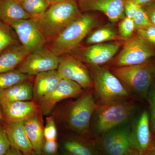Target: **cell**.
<instances>
[{"instance_id": "6da1fadb", "label": "cell", "mask_w": 155, "mask_h": 155, "mask_svg": "<svg viewBox=\"0 0 155 155\" xmlns=\"http://www.w3.org/2000/svg\"><path fill=\"white\" fill-rule=\"evenodd\" d=\"M98 105L94 91L87 90L75 101L55 107L51 115L57 126L69 130L72 134L91 139V124Z\"/></svg>"}, {"instance_id": "7a4b0ae2", "label": "cell", "mask_w": 155, "mask_h": 155, "mask_svg": "<svg viewBox=\"0 0 155 155\" xmlns=\"http://www.w3.org/2000/svg\"><path fill=\"white\" fill-rule=\"evenodd\" d=\"M98 105L90 126L95 138L127 124L135 108L134 103L130 99L113 101Z\"/></svg>"}, {"instance_id": "3957f363", "label": "cell", "mask_w": 155, "mask_h": 155, "mask_svg": "<svg viewBox=\"0 0 155 155\" xmlns=\"http://www.w3.org/2000/svg\"><path fill=\"white\" fill-rule=\"evenodd\" d=\"M75 1L51 4L36 21L47 41H52L81 14Z\"/></svg>"}, {"instance_id": "277c9868", "label": "cell", "mask_w": 155, "mask_h": 155, "mask_svg": "<svg viewBox=\"0 0 155 155\" xmlns=\"http://www.w3.org/2000/svg\"><path fill=\"white\" fill-rule=\"evenodd\" d=\"M98 25V21L94 16L81 14L51 41L49 49L58 57L68 54L75 50Z\"/></svg>"}, {"instance_id": "5b68a950", "label": "cell", "mask_w": 155, "mask_h": 155, "mask_svg": "<svg viewBox=\"0 0 155 155\" xmlns=\"http://www.w3.org/2000/svg\"><path fill=\"white\" fill-rule=\"evenodd\" d=\"M110 69L130 93L147 97L155 78V62L151 61L140 65L112 67Z\"/></svg>"}, {"instance_id": "8992f818", "label": "cell", "mask_w": 155, "mask_h": 155, "mask_svg": "<svg viewBox=\"0 0 155 155\" xmlns=\"http://www.w3.org/2000/svg\"><path fill=\"white\" fill-rule=\"evenodd\" d=\"M91 69L90 73L97 104L130 99V93L109 68L91 67Z\"/></svg>"}, {"instance_id": "52a82bcc", "label": "cell", "mask_w": 155, "mask_h": 155, "mask_svg": "<svg viewBox=\"0 0 155 155\" xmlns=\"http://www.w3.org/2000/svg\"><path fill=\"white\" fill-rule=\"evenodd\" d=\"M120 51L111 62L112 67L140 65L155 57V48L138 34L125 41Z\"/></svg>"}, {"instance_id": "ba28073f", "label": "cell", "mask_w": 155, "mask_h": 155, "mask_svg": "<svg viewBox=\"0 0 155 155\" xmlns=\"http://www.w3.org/2000/svg\"><path fill=\"white\" fill-rule=\"evenodd\" d=\"M116 127L95 138L94 143L101 155H127L132 149L130 128L127 125Z\"/></svg>"}, {"instance_id": "9c48e42d", "label": "cell", "mask_w": 155, "mask_h": 155, "mask_svg": "<svg viewBox=\"0 0 155 155\" xmlns=\"http://www.w3.org/2000/svg\"><path fill=\"white\" fill-rule=\"evenodd\" d=\"M60 61L61 57L44 47L29 54L17 69L24 74L34 76L41 72L56 70Z\"/></svg>"}, {"instance_id": "30bf717a", "label": "cell", "mask_w": 155, "mask_h": 155, "mask_svg": "<svg viewBox=\"0 0 155 155\" xmlns=\"http://www.w3.org/2000/svg\"><path fill=\"white\" fill-rule=\"evenodd\" d=\"M122 43L116 41L91 45L78 50L73 57L91 67H100L113 59Z\"/></svg>"}, {"instance_id": "8fae6325", "label": "cell", "mask_w": 155, "mask_h": 155, "mask_svg": "<svg viewBox=\"0 0 155 155\" xmlns=\"http://www.w3.org/2000/svg\"><path fill=\"white\" fill-rule=\"evenodd\" d=\"M10 25L21 45L30 54L44 48L47 40L35 20L31 18L23 19Z\"/></svg>"}, {"instance_id": "7c38bea8", "label": "cell", "mask_w": 155, "mask_h": 155, "mask_svg": "<svg viewBox=\"0 0 155 155\" xmlns=\"http://www.w3.org/2000/svg\"><path fill=\"white\" fill-rule=\"evenodd\" d=\"M85 91L76 82L62 78L57 88L39 101L43 116H49L58 104L63 100L78 98Z\"/></svg>"}, {"instance_id": "4fadbf2b", "label": "cell", "mask_w": 155, "mask_h": 155, "mask_svg": "<svg viewBox=\"0 0 155 155\" xmlns=\"http://www.w3.org/2000/svg\"><path fill=\"white\" fill-rule=\"evenodd\" d=\"M57 70L61 77L76 82L83 89H93V82L90 71L82 62L73 57L61 58Z\"/></svg>"}, {"instance_id": "5bb4252c", "label": "cell", "mask_w": 155, "mask_h": 155, "mask_svg": "<svg viewBox=\"0 0 155 155\" xmlns=\"http://www.w3.org/2000/svg\"><path fill=\"white\" fill-rule=\"evenodd\" d=\"M40 112V106L33 100L0 104V123L24 122Z\"/></svg>"}, {"instance_id": "9a60e30c", "label": "cell", "mask_w": 155, "mask_h": 155, "mask_svg": "<svg viewBox=\"0 0 155 155\" xmlns=\"http://www.w3.org/2000/svg\"><path fill=\"white\" fill-rule=\"evenodd\" d=\"M126 0H79L81 11L84 12L97 11L106 15L112 22L125 17L124 5Z\"/></svg>"}, {"instance_id": "2e32d148", "label": "cell", "mask_w": 155, "mask_h": 155, "mask_svg": "<svg viewBox=\"0 0 155 155\" xmlns=\"http://www.w3.org/2000/svg\"><path fill=\"white\" fill-rule=\"evenodd\" d=\"M153 138L150 114L147 111L144 110L130 129L131 147L143 154L151 144Z\"/></svg>"}, {"instance_id": "e0dca14e", "label": "cell", "mask_w": 155, "mask_h": 155, "mask_svg": "<svg viewBox=\"0 0 155 155\" xmlns=\"http://www.w3.org/2000/svg\"><path fill=\"white\" fill-rule=\"evenodd\" d=\"M60 147L63 155H101L93 140L74 134L64 136Z\"/></svg>"}, {"instance_id": "ac0fdd59", "label": "cell", "mask_w": 155, "mask_h": 155, "mask_svg": "<svg viewBox=\"0 0 155 155\" xmlns=\"http://www.w3.org/2000/svg\"><path fill=\"white\" fill-rule=\"evenodd\" d=\"M0 124L5 128L11 147L18 150L23 154L35 153L23 122H5Z\"/></svg>"}, {"instance_id": "d6986e66", "label": "cell", "mask_w": 155, "mask_h": 155, "mask_svg": "<svg viewBox=\"0 0 155 155\" xmlns=\"http://www.w3.org/2000/svg\"><path fill=\"white\" fill-rule=\"evenodd\" d=\"M62 78L57 69L41 72L35 75L33 84V101L38 103L44 97L52 92Z\"/></svg>"}, {"instance_id": "ffe728a7", "label": "cell", "mask_w": 155, "mask_h": 155, "mask_svg": "<svg viewBox=\"0 0 155 155\" xmlns=\"http://www.w3.org/2000/svg\"><path fill=\"white\" fill-rule=\"evenodd\" d=\"M43 116L40 112L23 122L25 131L35 154L41 153L45 141Z\"/></svg>"}, {"instance_id": "44dd1931", "label": "cell", "mask_w": 155, "mask_h": 155, "mask_svg": "<svg viewBox=\"0 0 155 155\" xmlns=\"http://www.w3.org/2000/svg\"><path fill=\"white\" fill-rule=\"evenodd\" d=\"M33 100V84L25 81L0 91V104Z\"/></svg>"}, {"instance_id": "7402d4cb", "label": "cell", "mask_w": 155, "mask_h": 155, "mask_svg": "<svg viewBox=\"0 0 155 155\" xmlns=\"http://www.w3.org/2000/svg\"><path fill=\"white\" fill-rule=\"evenodd\" d=\"M29 54L21 45L7 48L0 54V73L14 70Z\"/></svg>"}, {"instance_id": "603a6c76", "label": "cell", "mask_w": 155, "mask_h": 155, "mask_svg": "<svg viewBox=\"0 0 155 155\" xmlns=\"http://www.w3.org/2000/svg\"><path fill=\"white\" fill-rule=\"evenodd\" d=\"M31 18L17 0H0V20L2 22L10 25L13 22Z\"/></svg>"}, {"instance_id": "cb8c5ba5", "label": "cell", "mask_w": 155, "mask_h": 155, "mask_svg": "<svg viewBox=\"0 0 155 155\" xmlns=\"http://www.w3.org/2000/svg\"><path fill=\"white\" fill-rule=\"evenodd\" d=\"M118 32L110 26H103L90 32L86 39V43L92 45L104 43L119 38Z\"/></svg>"}, {"instance_id": "d4e9b609", "label": "cell", "mask_w": 155, "mask_h": 155, "mask_svg": "<svg viewBox=\"0 0 155 155\" xmlns=\"http://www.w3.org/2000/svg\"><path fill=\"white\" fill-rule=\"evenodd\" d=\"M31 19L37 21L51 4L48 0H17Z\"/></svg>"}, {"instance_id": "484cf974", "label": "cell", "mask_w": 155, "mask_h": 155, "mask_svg": "<svg viewBox=\"0 0 155 155\" xmlns=\"http://www.w3.org/2000/svg\"><path fill=\"white\" fill-rule=\"evenodd\" d=\"M33 77L24 74L17 69L0 73V91L22 81L31 80Z\"/></svg>"}, {"instance_id": "4316f807", "label": "cell", "mask_w": 155, "mask_h": 155, "mask_svg": "<svg viewBox=\"0 0 155 155\" xmlns=\"http://www.w3.org/2000/svg\"><path fill=\"white\" fill-rule=\"evenodd\" d=\"M17 38L11 26L0 20V54L9 47L17 44Z\"/></svg>"}, {"instance_id": "83f0119b", "label": "cell", "mask_w": 155, "mask_h": 155, "mask_svg": "<svg viewBox=\"0 0 155 155\" xmlns=\"http://www.w3.org/2000/svg\"><path fill=\"white\" fill-rule=\"evenodd\" d=\"M135 30L133 19L125 17L121 19L118 25V36L119 38L125 41L133 36Z\"/></svg>"}, {"instance_id": "f1b7e54d", "label": "cell", "mask_w": 155, "mask_h": 155, "mask_svg": "<svg viewBox=\"0 0 155 155\" xmlns=\"http://www.w3.org/2000/svg\"><path fill=\"white\" fill-rule=\"evenodd\" d=\"M58 135V127L55 121L54 117L50 115L46 119L45 125L44 128L45 140H57Z\"/></svg>"}, {"instance_id": "f546056e", "label": "cell", "mask_w": 155, "mask_h": 155, "mask_svg": "<svg viewBox=\"0 0 155 155\" xmlns=\"http://www.w3.org/2000/svg\"><path fill=\"white\" fill-rule=\"evenodd\" d=\"M136 30L151 24L144 7H140L133 19Z\"/></svg>"}, {"instance_id": "4dcf8cb0", "label": "cell", "mask_w": 155, "mask_h": 155, "mask_svg": "<svg viewBox=\"0 0 155 155\" xmlns=\"http://www.w3.org/2000/svg\"><path fill=\"white\" fill-rule=\"evenodd\" d=\"M137 33L155 48V26L151 24L145 28L137 30Z\"/></svg>"}, {"instance_id": "1f68e13d", "label": "cell", "mask_w": 155, "mask_h": 155, "mask_svg": "<svg viewBox=\"0 0 155 155\" xmlns=\"http://www.w3.org/2000/svg\"><path fill=\"white\" fill-rule=\"evenodd\" d=\"M147 97L150 110V116L151 130L153 134H155V84L152 89L149 92Z\"/></svg>"}, {"instance_id": "d6a6232c", "label": "cell", "mask_w": 155, "mask_h": 155, "mask_svg": "<svg viewBox=\"0 0 155 155\" xmlns=\"http://www.w3.org/2000/svg\"><path fill=\"white\" fill-rule=\"evenodd\" d=\"M11 147V144L5 128L0 124V155L5 154Z\"/></svg>"}, {"instance_id": "836d02e7", "label": "cell", "mask_w": 155, "mask_h": 155, "mask_svg": "<svg viewBox=\"0 0 155 155\" xmlns=\"http://www.w3.org/2000/svg\"><path fill=\"white\" fill-rule=\"evenodd\" d=\"M58 148L59 145L57 140H45L41 153L43 155H55L58 154Z\"/></svg>"}, {"instance_id": "e575fe53", "label": "cell", "mask_w": 155, "mask_h": 155, "mask_svg": "<svg viewBox=\"0 0 155 155\" xmlns=\"http://www.w3.org/2000/svg\"><path fill=\"white\" fill-rule=\"evenodd\" d=\"M139 7L131 0H126L124 5L125 17L133 19Z\"/></svg>"}, {"instance_id": "d590c367", "label": "cell", "mask_w": 155, "mask_h": 155, "mask_svg": "<svg viewBox=\"0 0 155 155\" xmlns=\"http://www.w3.org/2000/svg\"><path fill=\"white\" fill-rule=\"evenodd\" d=\"M146 11L151 24L155 26V1L145 6Z\"/></svg>"}, {"instance_id": "8d00e7d4", "label": "cell", "mask_w": 155, "mask_h": 155, "mask_svg": "<svg viewBox=\"0 0 155 155\" xmlns=\"http://www.w3.org/2000/svg\"><path fill=\"white\" fill-rule=\"evenodd\" d=\"M144 155H155V134H153V138L151 144L143 154Z\"/></svg>"}, {"instance_id": "74e56055", "label": "cell", "mask_w": 155, "mask_h": 155, "mask_svg": "<svg viewBox=\"0 0 155 155\" xmlns=\"http://www.w3.org/2000/svg\"><path fill=\"white\" fill-rule=\"evenodd\" d=\"M139 7H144L151 4L155 0H131Z\"/></svg>"}, {"instance_id": "f35d334b", "label": "cell", "mask_w": 155, "mask_h": 155, "mask_svg": "<svg viewBox=\"0 0 155 155\" xmlns=\"http://www.w3.org/2000/svg\"><path fill=\"white\" fill-rule=\"evenodd\" d=\"M4 155H23V154L18 150L11 147L8 152Z\"/></svg>"}, {"instance_id": "ab89813d", "label": "cell", "mask_w": 155, "mask_h": 155, "mask_svg": "<svg viewBox=\"0 0 155 155\" xmlns=\"http://www.w3.org/2000/svg\"><path fill=\"white\" fill-rule=\"evenodd\" d=\"M127 155H144L143 154L141 153L138 152L137 151L133 149H131V150L130 151V152L128 153V154Z\"/></svg>"}, {"instance_id": "60d3db41", "label": "cell", "mask_w": 155, "mask_h": 155, "mask_svg": "<svg viewBox=\"0 0 155 155\" xmlns=\"http://www.w3.org/2000/svg\"><path fill=\"white\" fill-rule=\"evenodd\" d=\"M51 5L54 3L62 2H68V1H75L76 0H48Z\"/></svg>"}, {"instance_id": "b9f144b4", "label": "cell", "mask_w": 155, "mask_h": 155, "mask_svg": "<svg viewBox=\"0 0 155 155\" xmlns=\"http://www.w3.org/2000/svg\"><path fill=\"white\" fill-rule=\"evenodd\" d=\"M35 155H43L41 153H40V154H35ZM55 155H60L59 154H56Z\"/></svg>"}, {"instance_id": "7bdbcfd3", "label": "cell", "mask_w": 155, "mask_h": 155, "mask_svg": "<svg viewBox=\"0 0 155 155\" xmlns=\"http://www.w3.org/2000/svg\"><path fill=\"white\" fill-rule=\"evenodd\" d=\"M23 155H35V153L33 154H23Z\"/></svg>"}, {"instance_id": "ee69618b", "label": "cell", "mask_w": 155, "mask_h": 155, "mask_svg": "<svg viewBox=\"0 0 155 155\" xmlns=\"http://www.w3.org/2000/svg\"></svg>"}]
</instances>
